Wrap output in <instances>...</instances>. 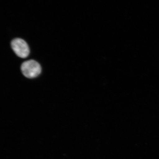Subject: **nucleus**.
I'll use <instances>...</instances> for the list:
<instances>
[{"mask_svg": "<svg viewBox=\"0 0 159 159\" xmlns=\"http://www.w3.org/2000/svg\"><path fill=\"white\" fill-rule=\"evenodd\" d=\"M21 70L25 77L29 79H33L41 74L42 69L39 63L31 59L22 63L21 66Z\"/></svg>", "mask_w": 159, "mask_h": 159, "instance_id": "obj_1", "label": "nucleus"}, {"mask_svg": "<svg viewBox=\"0 0 159 159\" xmlns=\"http://www.w3.org/2000/svg\"><path fill=\"white\" fill-rule=\"evenodd\" d=\"M11 45L12 49L18 57L25 58L29 55V46L23 39L20 38L13 39L11 42Z\"/></svg>", "mask_w": 159, "mask_h": 159, "instance_id": "obj_2", "label": "nucleus"}]
</instances>
